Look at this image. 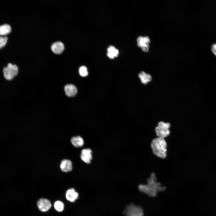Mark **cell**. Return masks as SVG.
<instances>
[{"mask_svg":"<svg viewBox=\"0 0 216 216\" xmlns=\"http://www.w3.org/2000/svg\"><path fill=\"white\" fill-rule=\"evenodd\" d=\"M147 183L141 184L138 186L139 190L148 196L155 197L158 192L163 191L166 187L162 186L161 184L157 181V178L154 173H152L147 180Z\"/></svg>","mask_w":216,"mask_h":216,"instance_id":"1","label":"cell"},{"mask_svg":"<svg viewBox=\"0 0 216 216\" xmlns=\"http://www.w3.org/2000/svg\"><path fill=\"white\" fill-rule=\"evenodd\" d=\"M151 146L153 153L161 158H165L167 156V143L164 138L157 137L153 139Z\"/></svg>","mask_w":216,"mask_h":216,"instance_id":"2","label":"cell"},{"mask_svg":"<svg viewBox=\"0 0 216 216\" xmlns=\"http://www.w3.org/2000/svg\"><path fill=\"white\" fill-rule=\"evenodd\" d=\"M3 76L7 80H13L18 74V68L15 64L9 63L3 69Z\"/></svg>","mask_w":216,"mask_h":216,"instance_id":"3","label":"cell"},{"mask_svg":"<svg viewBox=\"0 0 216 216\" xmlns=\"http://www.w3.org/2000/svg\"><path fill=\"white\" fill-rule=\"evenodd\" d=\"M125 216H143L142 208L140 206L131 203L128 205L123 212Z\"/></svg>","mask_w":216,"mask_h":216,"instance_id":"4","label":"cell"},{"mask_svg":"<svg viewBox=\"0 0 216 216\" xmlns=\"http://www.w3.org/2000/svg\"><path fill=\"white\" fill-rule=\"evenodd\" d=\"M170 124L169 123H165L160 122L158 123V126L156 127L155 131L158 137L164 138L168 136L170 134L169 129Z\"/></svg>","mask_w":216,"mask_h":216,"instance_id":"5","label":"cell"},{"mask_svg":"<svg viewBox=\"0 0 216 216\" xmlns=\"http://www.w3.org/2000/svg\"><path fill=\"white\" fill-rule=\"evenodd\" d=\"M137 46L141 47L142 50L145 52L148 51L150 40L148 36H139L137 39Z\"/></svg>","mask_w":216,"mask_h":216,"instance_id":"6","label":"cell"},{"mask_svg":"<svg viewBox=\"0 0 216 216\" xmlns=\"http://www.w3.org/2000/svg\"><path fill=\"white\" fill-rule=\"evenodd\" d=\"M37 206L39 210L42 212H46L49 210L51 207V203L48 200L41 198L37 202Z\"/></svg>","mask_w":216,"mask_h":216,"instance_id":"7","label":"cell"},{"mask_svg":"<svg viewBox=\"0 0 216 216\" xmlns=\"http://www.w3.org/2000/svg\"><path fill=\"white\" fill-rule=\"evenodd\" d=\"M92 151L90 148H85L81 151L80 157L81 160L87 164H89L92 158Z\"/></svg>","mask_w":216,"mask_h":216,"instance_id":"8","label":"cell"},{"mask_svg":"<svg viewBox=\"0 0 216 216\" xmlns=\"http://www.w3.org/2000/svg\"><path fill=\"white\" fill-rule=\"evenodd\" d=\"M66 198L67 200L71 202H74L78 198V193L74 188L68 189L66 193Z\"/></svg>","mask_w":216,"mask_h":216,"instance_id":"9","label":"cell"},{"mask_svg":"<svg viewBox=\"0 0 216 216\" xmlns=\"http://www.w3.org/2000/svg\"><path fill=\"white\" fill-rule=\"evenodd\" d=\"M64 90L66 95L69 97L75 96L77 91L76 87L72 84H67L65 86Z\"/></svg>","mask_w":216,"mask_h":216,"instance_id":"10","label":"cell"},{"mask_svg":"<svg viewBox=\"0 0 216 216\" xmlns=\"http://www.w3.org/2000/svg\"><path fill=\"white\" fill-rule=\"evenodd\" d=\"M51 49L54 53L60 54L64 50V46L62 42L57 41L54 42L52 44Z\"/></svg>","mask_w":216,"mask_h":216,"instance_id":"11","label":"cell"},{"mask_svg":"<svg viewBox=\"0 0 216 216\" xmlns=\"http://www.w3.org/2000/svg\"><path fill=\"white\" fill-rule=\"evenodd\" d=\"M60 167L61 170L64 172L70 171L72 169V163L70 160H64L61 162Z\"/></svg>","mask_w":216,"mask_h":216,"instance_id":"12","label":"cell"},{"mask_svg":"<svg viewBox=\"0 0 216 216\" xmlns=\"http://www.w3.org/2000/svg\"><path fill=\"white\" fill-rule=\"evenodd\" d=\"M107 55L110 59H113L115 57H117L119 54L118 50L112 46H110L107 49Z\"/></svg>","mask_w":216,"mask_h":216,"instance_id":"13","label":"cell"},{"mask_svg":"<svg viewBox=\"0 0 216 216\" xmlns=\"http://www.w3.org/2000/svg\"><path fill=\"white\" fill-rule=\"evenodd\" d=\"M11 31V27L8 24H4L0 26V35L2 36H6Z\"/></svg>","mask_w":216,"mask_h":216,"instance_id":"14","label":"cell"},{"mask_svg":"<svg viewBox=\"0 0 216 216\" xmlns=\"http://www.w3.org/2000/svg\"><path fill=\"white\" fill-rule=\"evenodd\" d=\"M71 142L72 144L76 147H82L84 143L83 139L80 136L72 137L71 139Z\"/></svg>","mask_w":216,"mask_h":216,"instance_id":"15","label":"cell"},{"mask_svg":"<svg viewBox=\"0 0 216 216\" xmlns=\"http://www.w3.org/2000/svg\"><path fill=\"white\" fill-rule=\"evenodd\" d=\"M55 209L57 212H62L64 209L63 203L60 201H57L55 202L54 205Z\"/></svg>","mask_w":216,"mask_h":216,"instance_id":"16","label":"cell"},{"mask_svg":"<svg viewBox=\"0 0 216 216\" xmlns=\"http://www.w3.org/2000/svg\"><path fill=\"white\" fill-rule=\"evenodd\" d=\"M80 75L82 76H87L88 74L87 68L85 66H81L79 69Z\"/></svg>","mask_w":216,"mask_h":216,"instance_id":"17","label":"cell"},{"mask_svg":"<svg viewBox=\"0 0 216 216\" xmlns=\"http://www.w3.org/2000/svg\"><path fill=\"white\" fill-rule=\"evenodd\" d=\"M8 40V38L7 36H3L0 35V49L6 45Z\"/></svg>","mask_w":216,"mask_h":216,"instance_id":"18","label":"cell"},{"mask_svg":"<svg viewBox=\"0 0 216 216\" xmlns=\"http://www.w3.org/2000/svg\"><path fill=\"white\" fill-rule=\"evenodd\" d=\"M146 74L144 72L142 71L139 74V75L141 82L144 84H146L148 82L146 77Z\"/></svg>","mask_w":216,"mask_h":216,"instance_id":"19","label":"cell"},{"mask_svg":"<svg viewBox=\"0 0 216 216\" xmlns=\"http://www.w3.org/2000/svg\"><path fill=\"white\" fill-rule=\"evenodd\" d=\"M211 49L212 53L216 56V43L212 45Z\"/></svg>","mask_w":216,"mask_h":216,"instance_id":"20","label":"cell"},{"mask_svg":"<svg viewBox=\"0 0 216 216\" xmlns=\"http://www.w3.org/2000/svg\"><path fill=\"white\" fill-rule=\"evenodd\" d=\"M146 77L148 82L151 81L152 77L150 75L148 74H146Z\"/></svg>","mask_w":216,"mask_h":216,"instance_id":"21","label":"cell"}]
</instances>
